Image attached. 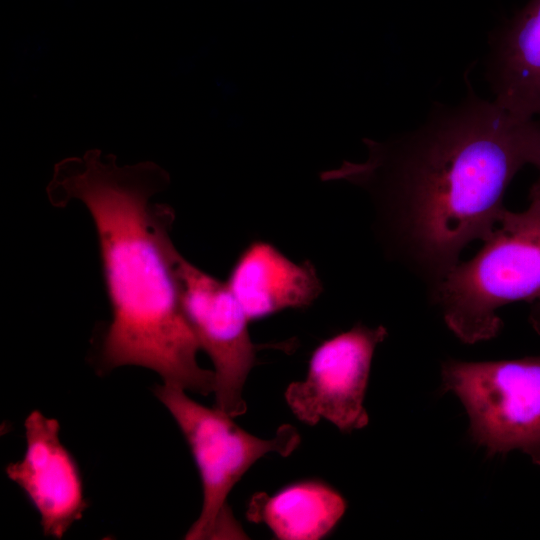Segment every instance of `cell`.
<instances>
[{
	"label": "cell",
	"instance_id": "1",
	"mask_svg": "<svg viewBox=\"0 0 540 540\" xmlns=\"http://www.w3.org/2000/svg\"><path fill=\"white\" fill-rule=\"evenodd\" d=\"M368 158L320 174L371 195L388 251L431 291L483 241L506 208L505 192L526 165L540 167V124L469 92L456 106L396 138L363 140Z\"/></svg>",
	"mask_w": 540,
	"mask_h": 540
},
{
	"label": "cell",
	"instance_id": "2",
	"mask_svg": "<svg viewBox=\"0 0 540 540\" xmlns=\"http://www.w3.org/2000/svg\"><path fill=\"white\" fill-rule=\"evenodd\" d=\"M168 183L154 163L119 166L113 155L89 150L55 166L47 193L59 207L82 201L96 227L112 308L101 367L142 366L165 383L208 395L215 375L197 363L200 347L182 309L169 236L173 213L150 202Z\"/></svg>",
	"mask_w": 540,
	"mask_h": 540
},
{
	"label": "cell",
	"instance_id": "3",
	"mask_svg": "<svg viewBox=\"0 0 540 540\" xmlns=\"http://www.w3.org/2000/svg\"><path fill=\"white\" fill-rule=\"evenodd\" d=\"M431 294L448 328L468 344L498 334L502 306L540 299V201L521 212L506 209L482 248Z\"/></svg>",
	"mask_w": 540,
	"mask_h": 540
},
{
	"label": "cell",
	"instance_id": "4",
	"mask_svg": "<svg viewBox=\"0 0 540 540\" xmlns=\"http://www.w3.org/2000/svg\"><path fill=\"white\" fill-rule=\"evenodd\" d=\"M186 439L198 468L203 504L185 539H244L227 497L234 485L261 457L276 452L291 454L300 443L295 427L284 424L270 439L256 437L239 427L224 411L204 406L179 386L165 383L154 388Z\"/></svg>",
	"mask_w": 540,
	"mask_h": 540
},
{
	"label": "cell",
	"instance_id": "5",
	"mask_svg": "<svg viewBox=\"0 0 540 540\" xmlns=\"http://www.w3.org/2000/svg\"><path fill=\"white\" fill-rule=\"evenodd\" d=\"M442 390L454 393L469 434L489 456L519 450L540 466V355L442 365Z\"/></svg>",
	"mask_w": 540,
	"mask_h": 540
},
{
	"label": "cell",
	"instance_id": "6",
	"mask_svg": "<svg viewBox=\"0 0 540 540\" xmlns=\"http://www.w3.org/2000/svg\"><path fill=\"white\" fill-rule=\"evenodd\" d=\"M173 263L183 312L214 366L216 407L232 417L243 415V388L257 360L249 319L227 282L202 271L176 248Z\"/></svg>",
	"mask_w": 540,
	"mask_h": 540
},
{
	"label": "cell",
	"instance_id": "7",
	"mask_svg": "<svg viewBox=\"0 0 540 540\" xmlns=\"http://www.w3.org/2000/svg\"><path fill=\"white\" fill-rule=\"evenodd\" d=\"M387 337L383 326L357 324L318 345L306 378L292 382L285 399L302 422L315 425L322 418L342 432L368 424L363 405L376 347Z\"/></svg>",
	"mask_w": 540,
	"mask_h": 540
},
{
	"label": "cell",
	"instance_id": "8",
	"mask_svg": "<svg viewBox=\"0 0 540 540\" xmlns=\"http://www.w3.org/2000/svg\"><path fill=\"white\" fill-rule=\"evenodd\" d=\"M24 427L23 458L8 464L5 472L40 514L44 535L61 539L73 523L82 519L89 505L80 470L60 440L56 419L33 410Z\"/></svg>",
	"mask_w": 540,
	"mask_h": 540
},
{
	"label": "cell",
	"instance_id": "9",
	"mask_svg": "<svg viewBox=\"0 0 540 540\" xmlns=\"http://www.w3.org/2000/svg\"><path fill=\"white\" fill-rule=\"evenodd\" d=\"M226 282L249 321L286 309L307 308L323 291L310 261L295 262L261 240L244 248Z\"/></svg>",
	"mask_w": 540,
	"mask_h": 540
},
{
	"label": "cell",
	"instance_id": "10",
	"mask_svg": "<svg viewBox=\"0 0 540 540\" xmlns=\"http://www.w3.org/2000/svg\"><path fill=\"white\" fill-rule=\"evenodd\" d=\"M489 75L499 105L540 117V0H529L497 36Z\"/></svg>",
	"mask_w": 540,
	"mask_h": 540
},
{
	"label": "cell",
	"instance_id": "11",
	"mask_svg": "<svg viewBox=\"0 0 540 540\" xmlns=\"http://www.w3.org/2000/svg\"><path fill=\"white\" fill-rule=\"evenodd\" d=\"M346 510L343 496L315 480L296 482L273 495L252 496L247 518L266 524L278 539L317 540L332 531Z\"/></svg>",
	"mask_w": 540,
	"mask_h": 540
},
{
	"label": "cell",
	"instance_id": "12",
	"mask_svg": "<svg viewBox=\"0 0 540 540\" xmlns=\"http://www.w3.org/2000/svg\"><path fill=\"white\" fill-rule=\"evenodd\" d=\"M529 319L534 329L540 333V299L534 301Z\"/></svg>",
	"mask_w": 540,
	"mask_h": 540
},
{
	"label": "cell",
	"instance_id": "13",
	"mask_svg": "<svg viewBox=\"0 0 540 540\" xmlns=\"http://www.w3.org/2000/svg\"><path fill=\"white\" fill-rule=\"evenodd\" d=\"M538 169H539V176L530 189L529 198L530 200L540 201V167Z\"/></svg>",
	"mask_w": 540,
	"mask_h": 540
}]
</instances>
